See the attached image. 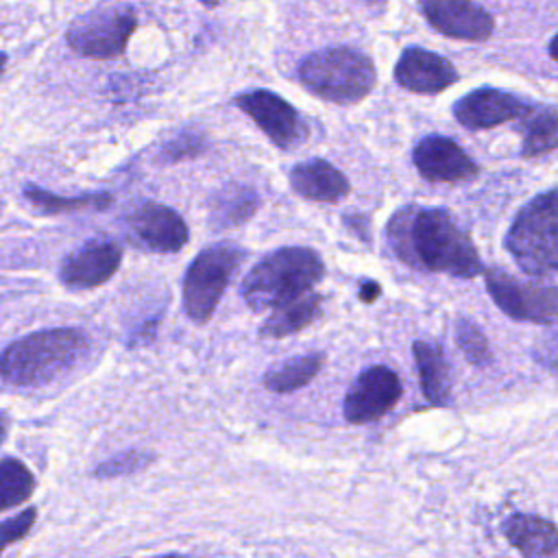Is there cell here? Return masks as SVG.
<instances>
[{
  "mask_svg": "<svg viewBox=\"0 0 558 558\" xmlns=\"http://www.w3.org/2000/svg\"><path fill=\"white\" fill-rule=\"evenodd\" d=\"M392 253L421 270L471 279L482 272L471 235L438 207H403L386 229Z\"/></svg>",
  "mask_w": 558,
  "mask_h": 558,
  "instance_id": "6da1fadb",
  "label": "cell"
},
{
  "mask_svg": "<svg viewBox=\"0 0 558 558\" xmlns=\"http://www.w3.org/2000/svg\"><path fill=\"white\" fill-rule=\"evenodd\" d=\"M87 349V336L74 327L33 331L0 351V379L20 390L48 386L70 373Z\"/></svg>",
  "mask_w": 558,
  "mask_h": 558,
  "instance_id": "7a4b0ae2",
  "label": "cell"
},
{
  "mask_svg": "<svg viewBox=\"0 0 558 558\" xmlns=\"http://www.w3.org/2000/svg\"><path fill=\"white\" fill-rule=\"evenodd\" d=\"M325 275L323 257L310 246H283L264 255L242 279L240 294L253 312L277 310L307 294Z\"/></svg>",
  "mask_w": 558,
  "mask_h": 558,
  "instance_id": "3957f363",
  "label": "cell"
},
{
  "mask_svg": "<svg viewBox=\"0 0 558 558\" xmlns=\"http://www.w3.org/2000/svg\"><path fill=\"white\" fill-rule=\"evenodd\" d=\"M299 81L318 98L338 105L360 102L377 81L373 59L349 46L323 48L299 65Z\"/></svg>",
  "mask_w": 558,
  "mask_h": 558,
  "instance_id": "277c9868",
  "label": "cell"
},
{
  "mask_svg": "<svg viewBox=\"0 0 558 558\" xmlns=\"http://www.w3.org/2000/svg\"><path fill=\"white\" fill-rule=\"evenodd\" d=\"M504 246L519 268L530 277H549L558 268V227H556V190L534 196L519 209Z\"/></svg>",
  "mask_w": 558,
  "mask_h": 558,
  "instance_id": "5b68a950",
  "label": "cell"
},
{
  "mask_svg": "<svg viewBox=\"0 0 558 558\" xmlns=\"http://www.w3.org/2000/svg\"><path fill=\"white\" fill-rule=\"evenodd\" d=\"M244 259V251L233 242H218L203 248L183 277V310L196 325H205Z\"/></svg>",
  "mask_w": 558,
  "mask_h": 558,
  "instance_id": "8992f818",
  "label": "cell"
},
{
  "mask_svg": "<svg viewBox=\"0 0 558 558\" xmlns=\"http://www.w3.org/2000/svg\"><path fill=\"white\" fill-rule=\"evenodd\" d=\"M137 15L131 7H98L76 17L65 33L72 50L89 59H113L124 52Z\"/></svg>",
  "mask_w": 558,
  "mask_h": 558,
  "instance_id": "52a82bcc",
  "label": "cell"
},
{
  "mask_svg": "<svg viewBox=\"0 0 558 558\" xmlns=\"http://www.w3.org/2000/svg\"><path fill=\"white\" fill-rule=\"evenodd\" d=\"M233 102L281 150H292L301 146L310 135V129L303 122L301 113L275 92L251 89V92L238 94Z\"/></svg>",
  "mask_w": 558,
  "mask_h": 558,
  "instance_id": "ba28073f",
  "label": "cell"
},
{
  "mask_svg": "<svg viewBox=\"0 0 558 558\" xmlns=\"http://www.w3.org/2000/svg\"><path fill=\"white\" fill-rule=\"evenodd\" d=\"M486 290L493 303L510 318L536 325H554L558 296L554 286L521 283L504 270L486 272Z\"/></svg>",
  "mask_w": 558,
  "mask_h": 558,
  "instance_id": "9c48e42d",
  "label": "cell"
},
{
  "mask_svg": "<svg viewBox=\"0 0 558 558\" xmlns=\"http://www.w3.org/2000/svg\"><path fill=\"white\" fill-rule=\"evenodd\" d=\"M124 225L129 240L150 253H179L190 240L187 225L179 211L155 201L135 205Z\"/></svg>",
  "mask_w": 558,
  "mask_h": 558,
  "instance_id": "30bf717a",
  "label": "cell"
},
{
  "mask_svg": "<svg viewBox=\"0 0 558 558\" xmlns=\"http://www.w3.org/2000/svg\"><path fill=\"white\" fill-rule=\"evenodd\" d=\"M403 386L399 375L384 366L375 364L364 368L344 397V418L353 425H364L386 416L401 399Z\"/></svg>",
  "mask_w": 558,
  "mask_h": 558,
  "instance_id": "8fae6325",
  "label": "cell"
},
{
  "mask_svg": "<svg viewBox=\"0 0 558 558\" xmlns=\"http://www.w3.org/2000/svg\"><path fill=\"white\" fill-rule=\"evenodd\" d=\"M122 262V248L113 240L94 238L63 257L59 268L61 283L72 292H83L109 281Z\"/></svg>",
  "mask_w": 558,
  "mask_h": 558,
  "instance_id": "7c38bea8",
  "label": "cell"
},
{
  "mask_svg": "<svg viewBox=\"0 0 558 558\" xmlns=\"http://www.w3.org/2000/svg\"><path fill=\"white\" fill-rule=\"evenodd\" d=\"M418 174L432 183H462L477 177V163L464 148L445 135H427L412 150Z\"/></svg>",
  "mask_w": 558,
  "mask_h": 558,
  "instance_id": "4fadbf2b",
  "label": "cell"
},
{
  "mask_svg": "<svg viewBox=\"0 0 558 558\" xmlns=\"http://www.w3.org/2000/svg\"><path fill=\"white\" fill-rule=\"evenodd\" d=\"M530 105L504 89L497 87H480L469 92L453 105L456 120L469 131L493 129L510 120H521L530 113Z\"/></svg>",
  "mask_w": 558,
  "mask_h": 558,
  "instance_id": "5bb4252c",
  "label": "cell"
},
{
  "mask_svg": "<svg viewBox=\"0 0 558 558\" xmlns=\"http://www.w3.org/2000/svg\"><path fill=\"white\" fill-rule=\"evenodd\" d=\"M421 11L429 26L453 39L486 41L495 28V20L484 7L466 0H427Z\"/></svg>",
  "mask_w": 558,
  "mask_h": 558,
  "instance_id": "9a60e30c",
  "label": "cell"
},
{
  "mask_svg": "<svg viewBox=\"0 0 558 558\" xmlns=\"http://www.w3.org/2000/svg\"><path fill=\"white\" fill-rule=\"evenodd\" d=\"M395 81L414 94H438L458 81V72L442 54L410 46L395 65Z\"/></svg>",
  "mask_w": 558,
  "mask_h": 558,
  "instance_id": "2e32d148",
  "label": "cell"
},
{
  "mask_svg": "<svg viewBox=\"0 0 558 558\" xmlns=\"http://www.w3.org/2000/svg\"><path fill=\"white\" fill-rule=\"evenodd\" d=\"M290 187L314 203H340L349 196V179L325 159H310L290 170Z\"/></svg>",
  "mask_w": 558,
  "mask_h": 558,
  "instance_id": "e0dca14e",
  "label": "cell"
},
{
  "mask_svg": "<svg viewBox=\"0 0 558 558\" xmlns=\"http://www.w3.org/2000/svg\"><path fill=\"white\" fill-rule=\"evenodd\" d=\"M504 536L523 558H558L556 525L536 514H510L504 521Z\"/></svg>",
  "mask_w": 558,
  "mask_h": 558,
  "instance_id": "ac0fdd59",
  "label": "cell"
},
{
  "mask_svg": "<svg viewBox=\"0 0 558 558\" xmlns=\"http://www.w3.org/2000/svg\"><path fill=\"white\" fill-rule=\"evenodd\" d=\"M259 203V194L251 185L227 183L209 201V222L216 229L240 227L255 216Z\"/></svg>",
  "mask_w": 558,
  "mask_h": 558,
  "instance_id": "d6986e66",
  "label": "cell"
},
{
  "mask_svg": "<svg viewBox=\"0 0 558 558\" xmlns=\"http://www.w3.org/2000/svg\"><path fill=\"white\" fill-rule=\"evenodd\" d=\"M416 371L421 377V390L432 405H447L451 399V381H449V366L445 353L438 344L416 340L412 344Z\"/></svg>",
  "mask_w": 558,
  "mask_h": 558,
  "instance_id": "ffe728a7",
  "label": "cell"
},
{
  "mask_svg": "<svg viewBox=\"0 0 558 558\" xmlns=\"http://www.w3.org/2000/svg\"><path fill=\"white\" fill-rule=\"evenodd\" d=\"M320 305H323V294L307 292V294L277 307L266 318V323L259 327V338L279 340V338H286V336H292V333L305 329L320 316Z\"/></svg>",
  "mask_w": 558,
  "mask_h": 558,
  "instance_id": "44dd1931",
  "label": "cell"
},
{
  "mask_svg": "<svg viewBox=\"0 0 558 558\" xmlns=\"http://www.w3.org/2000/svg\"><path fill=\"white\" fill-rule=\"evenodd\" d=\"M325 355L323 353H305L299 357L283 360L266 371L264 386L270 392L288 395L299 388H305L323 368Z\"/></svg>",
  "mask_w": 558,
  "mask_h": 558,
  "instance_id": "7402d4cb",
  "label": "cell"
},
{
  "mask_svg": "<svg viewBox=\"0 0 558 558\" xmlns=\"http://www.w3.org/2000/svg\"><path fill=\"white\" fill-rule=\"evenodd\" d=\"M523 120V157H538L547 155L556 148V109L551 105L541 109H530Z\"/></svg>",
  "mask_w": 558,
  "mask_h": 558,
  "instance_id": "603a6c76",
  "label": "cell"
},
{
  "mask_svg": "<svg viewBox=\"0 0 558 558\" xmlns=\"http://www.w3.org/2000/svg\"><path fill=\"white\" fill-rule=\"evenodd\" d=\"M24 196L44 214H61V211H78V209H105L111 205V194L96 192L83 196H57L48 190H41L33 183L24 185Z\"/></svg>",
  "mask_w": 558,
  "mask_h": 558,
  "instance_id": "cb8c5ba5",
  "label": "cell"
},
{
  "mask_svg": "<svg viewBox=\"0 0 558 558\" xmlns=\"http://www.w3.org/2000/svg\"><path fill=\"white\" fill-rule=\"evenodd\" d=\"M33 490H35V477L31 469L17 458H2L0 460V512L28 501Z\"/></svg>",
  "mask_w": 558,
  "mask_h": 558,
  "instance_id": "d4e9b609",
  "label": "cell"
},
{
  "mask_svg": "<svg viewBox=\"0 0 558 558\" xmlns=\"http://www.w3.org/2000/svg\"><path fill=\"white\" fill-rule=\"evenodd\" d=\"M456 340L460 351L464 353V357L475 364V366H488L493 362V353L488 347L486 336L482 333V329L466 320V318H458L456 323Z\"/></svg>",
  "mask_w": 558,
  "mask_h": 558,
  "instance_id": "484cf974",
  "label": "cell"
},
{
  "mask_svg": "<svg viewBox=\"0 0 558 558\" xmlns=\"http://www.w3.org/2000/svg\"><path fill=\"white\" fill-rule=\"evenodd\" d=\"M153 462V456L146 453V451H137V449H131V451H122L105 462H100L94 471L96 477H120V475H131V473H137L142 471L144 466H148Z\"/></svg>",
  "mask_w": 558,
  "mask_h": 558,
  "instance_id": "4316f807",
  "label": "cell"
},
{
  "mask_svg": "<svg viewBox=\"0 0 558 558\" xmlns=\"http://www.w3.org/2000/svg\"><path fill=\"white\" fill-rule=\"evenodd\" d=\"M205 148V142H203V135H198L196 131H183L179 135H174L172 140H168L157 159L161 163H172V161H179V159H187V157H194L198 155L201 150Z\"/></svg>",
  "mask_w": 558,
  "mask_h": 558,
  "instance_id": "83f0119b",
  "label": "cell"
},
{
  "mask_svg": "<svg viewBox=\"0 0 558 558\" xmlns=\"http://www.w3.org/2000/svg\"><path fill=\"white\" fill-rule=\"evenodd\" d=\"M35 519H37V510L35 508H26V510L17 512L15 517L2 521L0 523V554L9 545H13L20 538H24L31 532V527L35 525Z\"/></svg>",
  "mask_w": 558,
  "mask_h": 558,
  "instance_id": "f1b7e54d",
  "label": "cell"
},
{
  "mask_svg": "<svg viewBox=\"0 0 558 558\" xmlns=\"http://www.w3.org/2000/svg\"><path fill=\"white\" fill-rule=\"evenodd\" d=\"M342 220H344V225H347L351 231L357 233L360 240L371 242V233H368V229H364V225H366V218H364V216H344Z\"/></svg>",
  "mask_w": 558,
  "mask_h": 558,
  "instance_id": "f546056e",
  "label": "cell"
},
{
  "mask_svg": "<svg viewBox=\"0 0 558 558\" xmlns=\"http://www.w3.org/2000/svg\"><path fill=\"white\" fill-rule=\"evenodd\" d=\"M379 294H381V286L375 283V281H371V279H366V281L362 283V288H360V301H362V303H373Z\"/></svg>",
  "mask_w": 558,
  "mask_h": 558,
  "instance_id": "4dcf8cb0",
  "label": "cell"
},
{
  "mask_svg": "<svg viewBox=\"0 0 558 558\" xmlns=\"http://www.w3.org/2000/svg\"><path fill=\"white\" fill-rule=\"evenodd\" d=\"M7 429H9V421H7V416L0 412V442H2L4 436H7Z\"/></svg>",
  "mask_w": 558,
  "mask_h": 558,
  "instance_id": "1f68e13d",
  "label": "cell"
},
{
  "mask_svg": "<svg viewBox=\"0 0 558 558\" xmlns=\"http://www.w3.org/2000/svg\"><path fill=\"white\" fill-rule=\"evenodd\" d=\"M554 46H556V35H554V37H551V41H549V57H551V59L556 57V54H554Z\"/></svg>",
  "mask_w": 558,
  "mask_h": 558,
  "instance_id": "d6a6232c",
  "label": "cell"
},
{
  "mask_svg": "<svg viewBox=\"0 0 558 558\" xmlns=\"http://www.w3.org/2000/svg\"><path fill=\"white\" fill-rule=\"evenodd\" d=\"M157 558H187L183 554H163V556H157Z\"/></svg>",
  "mask_w": 558,
  "mask_h": 558,
  "instance_id": "836d02e7",
  "label": "cell"
},
{
  "mask_svg": "<svg viewBox=\"0 0 558 558\" xmlns=\"http://www.w3.org/2000/svg\"><path fill=\"white\" fill-rule=\"evenodd\" d=\"M4 63H7V54L0 50V70L4 68Z\"/></svg>",
  "mask_w": 558,
  "mask_h": 558,
  "instance_id": "e575fe53",
  "label": "cell"
}]
</instances>
